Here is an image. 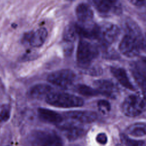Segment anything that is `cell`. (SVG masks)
<instances>
[{"label":"cell","mask_w":146,"mask_h":146,"mask_svg":"<svg viewBox=\"0 0 146 146\" xmlns=\"http://www.w3.org/2000/svg\"><path fill=\"white\" fill-rule=\"evenodd\" d=\"M47 103L60 108L78 107L83 106V100L74 95L60 92H51L45 98Z\"/></svg>","instance_id":"1"},{"label":"cell","mask_w":146,"mask_h":146,"mask_svg":"<svg viewBox=\"0 0 146 146\" xmlns=\"http://www.w3.org/2000/svg\"><path fill=\"white\" fill-rule=\"evenodd\" d=\"M123 113L128 117L137 116L146 111V95L136 93L128 96L121 105Z\"/></svg>","instance_id":"2"},{"label":"cell","mask_w":146,"mask_h":146,"mask_svg":"<svg viewBox=\"0 0 146 146\" xmlns=\"http://www.w3.org/2000/svg\"><path fill=\"white\" fill-rule=\"evenodd\" d=\"M27 140L33 145L58 146L63 144L59 136L54 132L47 130H35L31 132Z\"/></svg>","instance_id":"3"},{"label":"cell","mask_w":146,"mask_h":146,"mask_svg":"<svg viewBox=\"0 0 146 146\" xmlns=\"http://www.w3.org/2000/svg\"><path fill=\"white\" fill-rule=\"evenodd\" d=\"M98 53V49L94 44L80 40L78 45L76 59L80 66H87L97 57Z\"/></svg>","instance_id":"4"},{"label":"cell","mask_w":146,"mask_h":146,"mask_svg":"<svg viewBox=\"0 0 146 146\" xmlns=\"http://www.w3.org/2000/svg\"><path fill=\"white\" fill-rule=\"evenodd\" d=\"M76 75L70 69H62L50 73L47 76V81L54 86L66 89L71 86L75 79Z\"/></svg>","instance_id":"5"},{"label":"cell","mask_w":146,"mask_h":146,"mask_svg":"<svg viewBox=\"0 0 146 146\" xmlns=\"http://www.w3.org/2000/svg\"><path fill=\"white\" fill-rule=\"evenodd\" d=\"M140 39L129 34H125L119 44V50L122 54L128 58L136 56L141 49Z\"/></svg>","instance_id":"6"},{"label":"cell","mask_w":146,"mask_h":146,"mask_svg":"<svg viewBox=\"0 0 146 146\" xmlns=\"http://www.w3.org/2000/svg\"><path fill=\"white\" fill-rule=\"evenodd\" d=\"M98 26V38L105 44L113 43L119 36V27L112 23H103Z\"/></svg>","instance_id":"7"},{"label":"cell","mask_w":146,"mask_h":146,"mask_svg":"<svg viewBox=\"0 0 146 146\" xmlns=\"http://www.w3.org/2000/svg\"><path fill=\"white\" fill-rule=\"evenodd\" d=\"M95 9L103 15L119 14L121 7L118 0H90Z\"/></svg>","instance_id":"8"},{"label":"cell","mask_w":146,"mask_h":146,"mask_svg":"<svg viewBox=\"0 0 146 146\" xmlns=\"http://www.w3.org/2000/svg\"><path fill=\"white\" fill-rule=\"evenodd\" d=\"M47 34V29L44 27H40L35 31L28 32L25 34L23 40L33 47H39L44 43Z\"/></svg>","instance_id":"9"},{"label":"cell","mask_w":146,"mask_h":146,"mask_svg":"<svg viewBox=\"0 0 146 146\" xmlns=\"http://www.w3.org/2000/svg\"><path fill=\"white\" fill-rule=\"evenodd\" d=\"M75 14L79 24L88 25L92 24L94 18V12L90 6L86 3H80L75 9Z\"/></svg>","instance_id":"10"},{"label":"cell","mask_w":146,"mask_h":146,"mask_svg":"<svg viewBox=\"0 0 146 146\" xmlns=\"http://www.w3.org/2000/svg\"><path fill=\"white\" fill-rule=\"evenodd\" d=\"M64 116L70 119L82 123H90L97 119L95 112L90 111H71L65 112Z\"/></svg>","instance_id":"11"},{"label":"cell","mask_w":146,"mask_h":146,"mask_svg":"<svg viewBox=\"0 0 146 146\" xmlns=\"http://www.w3.org/2000/svg\"><path fill=\"white\" fill-rule=\"evenodd\" d=\"M95 88L99 94L107 96L110 98H113L116 95L117 89L114 83L108 80L100 79L94 82Z\"/></svg>","instance_id":"12"},{"label":"cell","mask_w":146,"mask_h":146,"mask_svg":"<svg viewBox=\"0 0 146 146\" xmlns=\"http://www.w3.org/2000/svg\"><path fill=\"white\" fill-rule=\"evenodd\" d=\"M38 117L44 122L53 124H60L63 122L62 116L55 111L46 108H38L37 110Z\"/></svg>","instance_id":"13"},{"label":"cell","mask_w":146,"mask_h":146,"mask_svg":"<svg viewBox=\"0 0 146 146\" xmlns=\"http://www.w3.org/2000/svg\"><path fill=\"white\" fill-rule=\"evenodd\" d=\"M60 124V128L65 132L66 136L70 141L76 140L84 133V129L82 127L74 125L72 123H66Z\"/></svg>","instance_id":"14"},{"label":"cell","mask_w":146,"mask_h":146,"mask_svg":"<svg viewBox=\"0 0 146 146\" xmlns=\"http://www.w3.org/2000/svg\"><path fill=\"white\" fill-rule=\"evenodd\" d=\"M111 72L113 76L124 87L130 90H135V87L129 79L125 70L121 67H112L111 68Z\"/></svg>","instance_id":"15"},{"label":"cell","mask_w":146,"mask_h":146,"mask_svg":"<svg viewBox=\"0 0 146 146\" xmlns=\"http://www.w3.org/2000/svg\"><path fill=\"white\" fill-rule=\"evenodd\" d=\"M52 87L45 83H39L32 86L29 90V95L35 99H41L52 92Z\"/></svg>","instance_id":"16"},{"label":"cell","mask_w":146,"mask_h":146,"mask_svg":"<svg viewBox=\"0 0 146 146\" xmlns=\"http://www.w3.org/2000/svg\"><path fill=\"white\" fill-rule=\"evenodd\" d=\"M128 134L135 136L140 137L146 135V123H135L129 126L126 129Z\"/></svg>","instance_id":"17"},{"label":"cell","mask_w":146,"mask_h":146,"mask_svg":"<svg viewBox=\"0 0 146 146\" xmlns=\"http://www.w3.org/2000/svg\"><path fill=\"white\" fill-rule=\"evenodd\" d=\"M124 30L126 34L132 35L140 39H143L141 30L139 26L132 20L127 19L125 21L124 25Z\"/></svg>","instance_id":"18"},{"label":"cell","mask_w":146,"mask_h":146,"mask_svg":"<svg viewBox=\"0 0 146 146\" xmlns=\"http://www.w3.org/2000/svg\"><path fill=\"white\" fill-rule=\"evenodd\" d=\"M78 35L75 25L71 24L66 27L63 31V38L64 41L71 43L75 40Z\"/></svg>","instance_id":"19"},{"label":"cell","mask_w":146,"mask_h":146,"mask_svg":"<svg viewBox=\"0 0 146 146\" xmlns=\"http://www.w3.org/2000/svg\"><path fill=\"white\" fill-rule=\"evenodd\" d=\"M75 90L79 94L86 96H94L99 93L95 89L85 84H78L76 86Z\"/></svg>","instance_id":"20"},{"label":"cell","mask_w":146,"mask_h":146,"mask_svg":"<svg viewBox=\"0 0 146 146\" xmlns=\"http://www.w3.org/2000/svg\"><path fill=\"white\" fill-rule=\"evenodd\" d=\"M11 107L9 104H3L0 108V123L7 121L10 117Z\"/></svg>","instance_id":"21"},{"label":"cell","mask_w":146,"mask_h":146,"mask_svg":"<svg viewBox=\"0 0 146 146\" xmlns=\"http://www.w3.org/2000/svg\"><path fill=\"white\" fill-rule=\"evenodd\" d=\"M120 139L123 143L127 145H143L145 144L143 141L131 139L124 134L120 135Z\"/></svg>","instance_id":"22"},{"label":"cell","mask_w":146,"mask_h":146,"mask_svg":"<svg viewBox=\"0 0 146 146\" xmlns=\"http://www.w3.org/2000/svg\"><path fill=\"white\" fill-rule=\"evenodd\" d=\"M98 108L102 113H107L111 110L110 103L106 100H100L98 102Z\"/></svg>","instance_id":"23"},{"label":"cell","mask_w":146,"mask_h":146,"mask_svg":"<svg viewBox=\"0 0 146 146\" xmlns=\"http://www.w3.org/2000/svg\"><path fill=\"white\" fill-rule=\"evenodd\" d=\"M96 140L97 142L100 144H106L107 143L108 139L104 133H100L96 136Z\"/></svg>","instance_id":"24"},{"label":"cell","mask_w":146,"mask_h":146,"mask_svg":"<svg viewBox=\"0 0 146 146\" xmlns=\"http://www.w3.org/2000/svg\"><path fill=\"white\" fill-rule=\"evenodd\" d=\"M129 1L133 5L137 6H143L146 2V0H129Z\"/></svg>","instance_id":"25"},{"label":"cell","mask_w":146,"mask_h":146,"mask_svg":"<svg viewBox=\"0 0 146 146\" xmlns=\"http://www.w3.org/2000/svg\"><path fill=\"white\" fill-rule=\"evenodd\" d=\"M140 84L142 88V90H143V93L146 95V78L145 79H144L141 82H140Z\"/></svg>","instance_id":"26"},{"label":"cell","mask_w":146,"mask_h":146,"mask_svg":"<svg viewBox=\"0 0 146 146\" xmlns=\"http://www.w3.org/2000/svg\"><path fill=\"white\" fill-rule=\"evenodd\" d=\"M140 47L141 49H143L146 51V37L145 38H143L140 43Z\"/></svg>","instance_id":"27"},{"label":"cell","mask_w":146,"mask_h":146,"mask_svg":"<svg viewBox=\"0 0 146 146\" xmlns=\"http://www.w3.org/2000/svg\"><path fill=\"white\" fill-rule=\"evenodd\" d=\"M141 62L146 67V56H143L141 58Z\"/></svg>","instance_id":"28"},{"label":"cell","mask_w":146,"mask_h":146,"mask_svg":"<svg viewBox=\"0 0 146 146\" xmlns=\"http://www.w3.org/2000/svg\"><path fill=\"white\" fill-rule=\"evenodd\" d=\"M66 1H73V0H66Z\"/></svg>","instance_id":"29"}]
</instances>
